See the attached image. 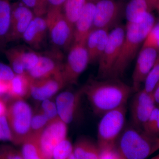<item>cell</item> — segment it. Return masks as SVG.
<instances>
[{"label":"cell","instance_id":"18","mask_svg":"<svg viewBox=\"0 0 159 159\" xmlns=\"http://www.w3.org/2000/svg\"><path fill=\"white\" fill-rule=\"evenodd\" d=\"M97 0H88L74 25V43L85 41L93 28Z\"/></svg>","mask_w":159,"mask_h":159},{"label":"cell","instance_id":"2","mask_svg":"<svg viewBox=\"0 0 159 159\" xmlns=\"http://www.w3.org/2000/svg\"><path fill=\"white\" fill-rule=\"evenodd\" d=\"M155 25V19L151 12L139 22L126 23L125 37L120 53L109 78L119 79L123 76Z\"/></svg>","mask_w":159,"mask_h":159},{"label":"cell","instance_id":"39","mask_svg":"<svg viewBox=\"0 0 159 159\" xmlns=\"http://www.w3.org/2000/svg\"><path fill=\"white\" fill-rule=\"evenodd\" d=\"M8 106L6 101L3 99L2 97H0V116H6Z\"/></svg>","mask_w":159,"mask_h":159},{"label":"cell","instance_id":"26","mask_svg":"<svg viewBox=\"0 0 159 159\" xmlns=\"http://www.w3.org/2000/svg\"><path fill=\"white\" fill-rule=\"evenodd\" d=\"M88 0H66L62 10L67 19L74 25Z\"/></svg>","mask_w":159,"mask_h":159},{"label":"cell","instance_id":"28","mask_svg":"<svg viewBox=\"0 0 159 159\" xmlns=\"http://www.w3.org/2000/svg\"><path fill=\"white\" fill-rule=\"evenodd\" d=\"M159 81V53L152 68L144 81L143 89L147 93H152Z\"/></svg>","mask_w":159,"mask_h":159},{"label":"cell","instance_id":"35","mask_svg":"<svg viewBox=\"0 0 159 159\" xmlns=\"http://www.w3.org/2000/svg\"><path fill=\"white\" fill-rule=\"evenodd\" d=\"M15 75L11 67L0 62V80L9 82L14 78Z\"/></svg>","mask_w":159,"mask_h":159},{"label":"cell","instance_id":"8","mask_svg":"<svg viewBox=\"0 0 159 159\" xmlns=\"http://www.w3.org/2000/svg\"><path fill=\"white\" fill-rule=\"evenodd\" d=\"M89 64L86 41L73 43L63 66L62 75L66 85L77 84L80 77Z\"/></svg>","mask_w":159,"mask_h":159},{"label":"cell","instance_id":"37","mask_svg":"<svg viewBox=\"0 0 159 159\" xmlns=\"http://www.w3.org/2000/svg\"><path fill=\"white\" fill-rule=\"evenodd\" d=\"M9 89V82L0 80V97L7 95Z\"/></svg>","mask_w":159,"mask_h":159},{"label":"cell","instance_id":"45","mask_svg":"<svg viewBox=\"0 0 159 159\" xmlns=\"http://www.w3.org/2000/svg\"><path fill=\"white\" fill-rule=\"evenodd\" d=\"M49 159H53V158H52Z\"/></svg>","mask_w":159,"mask_h":159},{"label":"cell","instance_id":"46","mask_svg":"<svg viewBox=\"0 0 159 159\" xmlns=\"http://www.w3.org/2000/svg\"><path fill=\"white\" fill-rule=\"evenodd\" d=\"M158 13H159V12H158Z\"/></svg>","mask_w":159,"mask_h":159},{"label":"cell","instance_id":"34","mask_svg":"<svg viewBox=\"0 0 159 159\" xmlns=\"http://www.w3.org/2000/svg\"><path fill=\"white\" fill-rule=\"evenodd\" d=\"M0 140L12 142V135L6 116H0Z\"/></svg>","mask_w":159,"mask_h":159},{"label":"cell","instance_id":"16","mask_svg":"<svg viewBox=\"0 0 159 159\" xmlns=\"http://www.w3.org/2000/svg\"><path fill=\"white\" fill-rule=\"evenodd\" d=\"M34 16L33 11L21 2L11 6L9 43L22 39L23 34Z\"/></svg>","mask_w":159,"mask_h":159},{"label":"cell","instance_id":"25","mask_svg":"<svg viewBox=\"0 0 159 159\" xmlns=\"http://www.w3.org/2000/svg\"><path fill=\"white\" fill-rule=\"evenodd\" d=\"M21 145L24 159H45L40 144L39 135L30 134Z\"/></svg>","mask_w":159,"mask_h":159},{"label":"cell","instance_id":"44","mask_svg":"<svg viewBox=\"0 0 159 159\" xmlns=\"http://www.w3.org/2000/svg\"><path fill=\"white\" fill-rule=\"evenodd\" d=\"M151 159H159V154L156 156L154 157H153Z\"/></svg>","mask_w":159,"mask_h":159},{"label":"cell","instance_id":"40","mask_svg":"<svg viewBox=\"0 0 159 159\" xmlns=\"http://www.w3.org/2000/svg\"><path fill=\"white\" fill-rule=\"evenodd\" d=\"M152 95L156 104L159 105V81L152 92Z\"/></svg>","mask_w":159,"mask_h":159},{"label":"cell","instance_id":"7","mask_svg":"<svg viewBox=\"0 0 159 159\" xmlns=\"http://www.w3.org/2000/svg\"><path fill=\"white\" fill-rule=\"evenodd\" d=\"M125 34V26L118 25L110 31L107 43L98 61L97 79L109 78L119 57Z\"/></svg>","mask_w":159,"mask_h":159},{"label":"cell","instance_id":"3","mask_svg":"<svg viewBox=\"0 0 159 159\" xmlns=\"http://www.w3.org/2000/svg\"><path fill=\"white\" fill-rule=\"evenodd\" d=\"M122 159H146L159 150V137L134 126L125 129L115 146Z\"/></svg>","mask_w":159,"mask_h":159},{"label":"cell","instance_id":"33","mask_svg":"<svg viewBox=\"0 0 159 159\" xmlns=\"http://www.w3.org/2000/svg\"><path fill=\"white\" fill-rule=\"evenodd\" d=\"M0 159H24L21 152L8 145H0Z\"/></svg>","mask_w":159,"mask_h":159},{"label":"cell","instance_id":"13","mask_svg":"<svg viewBox=\"0 0 159 159\" xmlns=\"http://www.w3.org/2000/svg\"><path fill=\"white\" fill-rule=\"evenodd\" d=\"M159 53L156 48L142 45L139 51L132 74V86L134 92L140 90L141 84L154 65Z\"/></svg>","mask_w":159,"mask_h":159},{"label":"cell","instance_id":"17","mask_svg":"<svg viewBox=\"0 0 159 159\" xmlns=\"http://www.w3.org/2000/svg\"><path fill=\"white\" fill-rule=\"evenodd\" d=\"M66 85L62 74L38 80H31L30 95L36 100L50 99Z\"/></svg>","mask_w":159,"mask_h":159},{"label":"cell","instance_id":"21","mask_svg":"<svg viewBox=\"0 0 159 159\" xmlns=\"http://www.w3.org/2000/svg\"><path fill=\"white\" fill-rule=\"evenodd\" d=\"M31 79L27 74H16L9 82L7 96L13 100L23 99L30 95Z\"/></svg>","mask_w":159,"mask_h":159},{"label":"cell","instance_id":"30","mask_svg":"<svg viewBox=\"0 0 159 159\" xmlns=\"http://www.w3.org/2000/svg\"><path fill=\"white\" fill-rule=\"evenodd\" d=\"M21 2L31 9L35 16H45L49 8L48 0H21Z\"/></svg>","mask_w":159,"mask_h":159},{"label":"cell","instance_id":"31","mask_svg":"<svg viewBox=\"0 0 159 159\" xmlns=\"http://www.w3.org/2000/svg\"><path fill=\"white\" fill-rule=\"evenodd\" d=\"M73 152V145L66 139L54 148L52 158L53 159H69Z\"/></svg>","mask_w":159,"mask_h":159},{"label":"cell","instance_id":"19","mask_svg":"<svg viewBox=\"0 0 159 159\" xmlns=\"http://www.w3.org/2000/svg\"><path fill=\"white\" fill-rule=\"evenodd\" d=\"M48 32L45 16H34L23 34L22 39L31 48L40 50L44 43Z\"/></svg>","mask_w":159,"mask_h":159},{"label":"cell","instance_id":"11","mask_svg":"<svg viewBox=\"0 0 159 159\" xmlns=\"http://www.w3.org/2000/svg\"><path fill=\"white\" fill-rule=\"evenodd\" d=\"M67 124L59 117L51 120L39 135L40 144L45 159L52 158L54 148L66 139Z\"/></svg>","mask_w":159,"mask_h":159},{"label":"cell","instance_id":"42","mask_svg":"<svg viewBox=\"0 0 159 159\" xmlns=\"http://www.w3.org/2000/svg\"><path fill=\"white\" fill-rule=\"evenodd\" d=\"M156 9L159 12V0H157Z\"/></svg>","mask_w":159,"mask_h":159},{"label":"cell","instance_id":"4","mask_svg":"<svg viewBox=\"0 0 159 159\" xmlns=\"http://www.w3.org/2000/svg\"><path fill=\"white\" fill-rule=\"evenodd\" d=\"M126 106L102 115L98 126L97 145L100 151L115 148L125 125Z\"/></svg>","mask_w":159,"mask_h":159},{"label":"cell","instance_id":"43","mask_svg":"<svg viewBox=\"0 0 159 159\" xmlns=\"http://www.w3.org/2000/svg\"><path fill=\"white\" fill-rule=\"evenodd\" d=\"M69 159H77V158L74 155V154L73 153L71 154L70 156V158H69Z\"/></svg>","mask_w":159,"mask_h":159},{"label":"cell","instance_id":"20","mask_svg":"<svg viewBox=\"0 0 159 159\" xmlns=\"http://www.w3.org/2000/svg\"><path fill=\"white\" fill-rule=\"evenodd\" d=\"M109 32L108 29H95L89 33L86 40V47L89 64L98 62L107 43Z\"/></svg>","mask_w":159,"mask_h":159},{"label":"cell","instance_id":"41","mask_svg":"<svg viewBox=\"0 0 159 159\" xmlns=\"http://www.w3.org/2000/svg\"><path fill=\"white\" fill-rule=\"evenodd\" d=\"M152 11L156 9L157 0H146Z\"/></svg>","mask_w":159,"mask_h":159},{"label":"cell","instance_id":"32","mask_svg":"<svg viewBox=\"0 0 159 159\" xmlns=\"http://www.w3.org/2000/svg\"><path fill=\"white\" fill-rule=\"evenodd\" d=\"M40 111L45 115L50 121L59 117L56 104L49 99L42 101Z\"/></svg>","mask_w":159,"mask_h":159},{"label":"cell","instance_id":"29","mask_svg":"<svg viewBox=\"0 0 159 159\" xmlns=\"http://www.w3.org/2000/svg\"><path fill=\"white\" fill-rule=\"evenodd\" d=\"M50 121L40 111L32 116L30 134L40 135Z\"/></svg>","mask_w":159,"mask_h":159},{"label":"cell","instance_id":"6","mask_svg":"<svg viewBox=\"0 0 159 159\" xmlns=\"http://www.w3.org/2000/svg\"><path fill=\"white\" fill-rule=\"evenodd\" d=\"M32 116L31 107L24 99L14 100L8 106L6 117L15 145H21L30 135Z\"/></svg>","mask_w":159,"mask_h":159},{"label":"cell","instance_id":"23","mask_svg":"<svg viewBox=\"0 0 159 159\" xmlns=\"http://www.w3.org/2000/svg\"><path fill=\"white\" fill-rule=\"evenodd\" d=\"M11 6L8 0H0V51L9 43L11 24Z\"/></svg>","mask_w":159,"mask_h":159},{"label":"cell","instance_id":"15","mask_svg":"<svg viewBox=\"0 0 159 159\" xmlns=\"http://www.w3.org/2000/svg\"><path fill=\"white\" fill-rule=\"evenodd\" d=\"M84 95L83 90L81 88L76 92L65 91L57 96L55 104L58 116L66 124L73 122L76 118Z\"/></svg>","mask_w":159,"mask_h":159},{"label":"cell","instance_id":"38","mask_svg":"<svg viewBox=\"0 0 159 159\" xmlns=\"http://www.w3.org/2000/svg\"><path fill=\"white\" fill-rule=\"evenodd\" d=\"M66 0H48L49 7L62 8Z\"/></svg>","mask_w":159,"mask_h":159},{"label":"cell","instance_id":"36","mask_svg":"<svg viewBox=\"0 0 159 159\" xmlns=\"http://www.w3.org/2000/svg\"><path fill=\"white\" fill-rule=\"evenodd\" d=\"M100 159H122L116 148L100 151Z\"/></svg>","mask_w":159,"mask_h":159},{"label":"cell","instance_id":"12","mask_svg":"<svg viewBox=\"0 0 159 159\" xmlns=\"http://www.w3.org/2000/svg\"><path fill=\"white\" fill-rule=\"evenodd\" d=\"M10 67L16 74H25L34 68L39 60L40 54L30 48L16 47L5 51Z\"/></svg>","mask_w":159,"mask_h":159},{"label":"cell","instance_id":"27","mask_svg":"<svg viewBox=\"0 0 159 159\" xmlns=\"http://www.w3.org/2000/svg\"><path fill=\"white\" fill-rule=\"evenodd\" d=\"M142 129L148 134L159 137V105L153 109Z\"/></svg>","mask_w":159,"mask_h":159},{"label":"cell","instance_id":"10","mask_svg":"<svg viewBox=\"0 0 159 159\" xmlns=\"http://www.w3.org/2000/svg\"><path fill=\"white\" fill-rule=\"evenodd\" d=\"M63 60L62 52L55 48L40 54L37 65L27 74L31 80H38L61 74Z\"/></svg>","mask_w":159,"mask_h":159},{"label":"cell","instance_id":"14","mask_svg":"<svg viewBox=\"0 0 159 159\" xmlns=\"http://www.w3.org/2000/svg\"><path fill=\"white\" fill-rule=\"evenodd\" d=\"M130 105V114L134 126L142 129L156 106L152 93L144 89L136 92Z\"/></svg>","mask_w":159,"mask_h":159},{"label":"cell","instance_id":"24","mask_svg":"<svg viewBox=\"0 0 159 159\" xmlns=\"http://www.w3.org/2000/svg\"><path fill=\"white\" fill-rule=\"evenodd\" d=\"M73 154L77 159H100L97 144L87 139H80L73 145Z\"/></svg>","mask_w":159,"mask_h":159},{"label":"cell","instance_id":"5","mask_svg":"<svg viewBox=\"0 0 159 159\" xmlns=\"http://www.w3.org/2000/svg\"><path fill=\"white\" fill-rule=\"evenodd\" d=\"M45 18L48 32L55 48L69 50L74 43V25L66 17L62 8L49 7Z\"/></svg>","mask_w":159,"mask_h":159},{"label":"cell","instance_id":"9","mask_svg":"<svg viewBox=\"0 0 159 159\" xmlns=\"http://www.w3.org/2000/svg\"><path fill=\"white\" fill-rule=\"evenodd\" d=\"M125 5L119 0H97L93 28L110 29L118 25L124 15Z\"/></svg>","mask_w":159,"mask_h":159},{"label":"cell","instance_id":"1","mask_svg":"<svg viewBox=\"0 0 159 159\" xmlns=\"http://www.w3.org/2000/svg\"><path fill=\"white\" fill-rule=\"evenodd\" d=\"M82 89L94 113L101 116L126 106L134 92L132 86L114 78L92 80Z\"/></svg>","mask_w":159,"mask_h":159},{"label":"cell","instance_id":"22","mask_svg":"<svg viewBox=\"0 0 159 159\" xmlns=\"http://www.w3.org/2000/svg\"><path fill=\"white\" fill-rule=\"evenodd\" d=\"M151 11L146 0H129L125 6L124 15L127 23H138Z\"/></svg>","mask_w":159,"mask_h":159}]
</instances>
